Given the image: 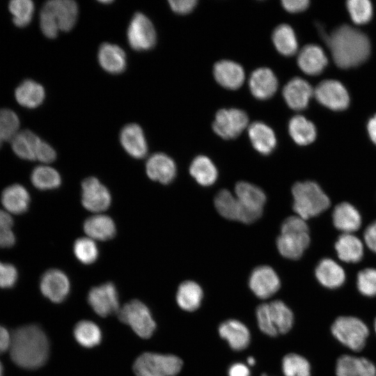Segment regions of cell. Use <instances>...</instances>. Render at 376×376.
Wrapping results in <instances>:
<instances>
[{"label": "cell", "mask_w": 376, "mask_h": 376, "mask_svg": "<svg viewBox=\"0 0 376 376\" xmlns=\"http://www.w3.org/2000/svg\"><path fill=\"white\" fill-rule=\"evenodd\" d=\"M347 7L352 21L356 24H366L372 17L373 7L368 0H350L347 2Z\"/></svg>", "instance_id": "cell-46"}, {"label": "cell", "mask_w": 376, "mask_h": 376, "mask_svg": "<svg viewBox=\"0 0 376 376\" xmlns=\"http://www.w3.org/2000/svg\"><path fill=\"white\" fill-rule=\"evenodd\" d=\"M292 193L293 210L298 217L304 220L320 214L330 205L329 197L313 181L295 183L292 188Z\"/></svg>", "instance_id": "cell-4"}, {"label": "cell", "mask_w": 376, "mask_h": 376, "mask_svg": "<svg viewBox=\"0 0 376 376\" xmlns=\"http://www.w3.org/2000/svg\"><path fill=\"white\" fill-rule=\"evenodd\" d=\"M281 4L287 11L298 13L306 10L309 5V1L308 0H283Z\"/></svg>", "instance_id": "cell-52"}, {"label": "cell", "mask_w": 376, "mask_h": 376, "mask_svg": "<svg viewBox=\"0 0 376 376\" xmlns=\"http://www.w3.org/2000/svg\"><path fill=\"white\" fill-rule=\"evenodd\" d=\"M73 334L78 343L87 348L97 345L102 340V332L99 327L89 320L77 322Z\"/></svg>", "instance_id": "cell-40"}, {"label": "cell", "mask_w": 376, "mask_h": 376, "mask_svg": "<svg viewBox=\"0 0 376 376\" xmlns=\"http://www.w3.org/2000/svg\"><path fill=\"white\" fill-rule=\"evenodd\" d=\"M15 97L21 106L35 109L41 105L45 100V88L36 81L26 79L16 88Z\"/></svg>", "instance_id": "cell-32"}, {"label": "cell", "mask_w": 376, "mask_h": 376, "mask_svg": "<svg viewBox=\"0 0 376 376\" xmlns=\"http://www.w3.org/2000/svg\"><path fill=\"white\" fill-rule=\"evenodd\" d=\"M214 77L219 84L225 88H239L245 79L243 68L237 63L222 60L217 62L213 69Z\"/></svg>", "instance_id": "cell-22"}, {"label": "cell", "mask_w": 376, "mask_h": 376, "mask_svg": "<svg viewBox=\"0 0 376 376\" xmlns=\"http://www.w3.org/2000/svg\"><path fill=\"white\" fill-rule=\"evenodd\" d=\"M364 240L368 247L376 253V221L366 228L364 232Z\"/></svg>", "instance_id": "cell-53"}, {"label": "cell", "mask_w": 376, "mask_h": 376, "mask_svg": "<svg viewBox=\"0 0 376 376\" xmlns=\"http://www.w3.org/2000/svg\"><path fill=\"white\" fill-rule=\"evenodd\" d=\"M317 100L322 105L335 111L346 109L350 97L344 86L336 80H324L314 91Z\"/></svg>", "instance_id": "cell-14"}, {"label": "cell", "mask_w": 376, "mask_h": 376, "mask_svg": "<svg viewBox=\"0 0 376 376\" xmlns=\"http://www.w3.org/2000/svg\"><path fill=\"white\" fill-rule=\"evenodd\" d=\"M81 194L82 205L95 213L107 210L111 203L109 190L95 177H88L83 180Z\"/></svg>", "instance_id": "cell-12"}, {"label": "cell", "mask_w": 376, "mask_h": 376, "mask_svg": "<svg viewBox=\"0 0 376 376\" xmlns=\"http://www.w3.org/2000/svg\"><path fill=\"white\" fill-rule=\"evenodd\" d=\"M262 376H267L266 374H263Z\"/></svg>", "instance_id": "cell-60"}, {"label": "cell", "mask_w": 376, "mask_h": 376, "mask_svg": "<svg viewBox=\"0 0 376 376\" xmlns=\"http://www.w3.org/2000/svg\"><path fill=\"white\" fill-rule=\"evenodd\" d=\"M42 140L32 131L24 130L19 132L11 140V148L14 153L25 160H36V155Z\"/></svg>", "instance_id": "cell-30"}, {"label": "cell", "mask_w": 376, "mask_h": 376, "mask_svg": "<svg viewBox=\"0 0 376 376\" xmlns=\"http://www.w3.org/2000/svg\"><path fill=\"white\" fill-rule=\"evenodd\" d=\"M309 243V230L305 220L298 216L285 219L281 226V233L276 240L281 255L292 260L299 259Z\"/></svg>", "instance_id": "cell-3"}, {"label": "cell", "mask_w": 376, "mask_h": 376, "mask_svg": "<svg viewBox=\"0 0 376 376\" xmlns=\"http://www.w3.org/2000/svg\"><path fill=\"white\" fill-rule=\"evenodd\" d=\"M331 332L339 342L354 351L364 347L369 334L367 326L361 320L350 316L338 318L331 326Z\"/></svg>", "instance_id": "cell-8"}, {"label": "cell", "mask_w": 376, "mask_h": 376, "mask_svg": "<svg viewBox=\"0 0 376 376\" xmlns=\"http://www.w3.org/2000/svg\"><path fill=\"white\" fill-rule=\"evenodd\" d=\"M313 93L310 84L300 77L292 79L283 89L286 104L296 111L303 110L308 106Z\"/></svg>", "instance_id": "cell-20"}, {"label": "cell", "mask_w": 376, "mask_h": 376, "mask_svg": "<svg viewBox=\"0 0 376 376\" xmlns=\"http://www.w3.org/2000/svg\"><path fill=\"white\" fill-rule=\"evenodd\" d=\"M336 374V376H376V367L366 358L343 355L337 361Z\"/></svg>", "instance_id": "cell-27"}, {"label": "cell", "mask_w": 376, "mask_h": 376, "mask_svg": "<svg viewBox=\"0 0 376 376\" xmlns=\"http://www.w3.org/2000/svg\"><path fill=\"white\" fill-rule=\"evenodd\" d=\"M288 132L293 141L301 146L311 143L316 137V129L313 123L300 115L290 119Z\"/></svg>", "instance_id": "cell-36"}, {"label": "cell", "mask_w": 376, "mask_h": 376, "mask_svg": "<svg viewBox=\"0 0 376 376\" xmlns=\"http://www.w3.org/2000/svg\"><path fill=\"white\" fill-rule=\"evenodd\" d=\"M51 15L60 31H69L75 26L79 8L73 0H50L42 6Z\"/></svg>", "instance_id": "cell-16"}, {"label": "cell", "mask_w": 376, "mask_h": 376, "mask_svg": "<svg viewBox=\"0 0 376 376\" xmlns=\"http://www.w3.org/2000/svg\"><path fill=\"white\" fill-rule=\"evenodd\" d=\"M189 173L195 180L203 186H210L214 183L218 172L215 165L207 157H196L189 166Z\"/></svg>", "instance_id": "cell-37"}, {"label": "cell", "mask_w": 376, "mask_h": 376, "mask_svg": "<svg viewBox=\"0 0 376 376\" xmlns=\"http://www.w3.org/2000/svg\"><path fill=\"white\" fill-rule=\"evenodd\" d=\"M335 63L341 68L356 67L369 56L370 45L368 37L347 25L336 29L326 38Z\"/></svg>", "instance_id": "cell-2"}, {"label": "cell", "mask_w": 376, "mask_h": 376, "mask_svg": "<svg viewBox=\"0 0 376 376\" xmlns=\"http://www.w3.org/2000/svg\"><path fill=\"white\" fill-rule=\"evenodd\" d=\"M10 354L13 361L26 369H36L47 361L49 344L44 331L36 324L20 327L10 334Z\"/></svg>", "instance_id": "cell-1"}, {"label": "cell", "mask_w": 376, "mask_h": 376, "mask_svg": "<svg viewBox=\"0 0 376 376\" xmlns=\"http://www.w3.org/2000/svg\"><path fill=\"white\" fill-rule=\"evenodd\" d=\"M40 289L42 295L50 301L61 303L68 296L70 283L63 272L58 269H50L42 274Z\"/></svg>", "instance_id": "cell-15"}, {"label": "cell", "mask_w": 376, "mask_h": 376, "mask_svg": "<svg viewBox=\"0 0 376 376\" xmlns=\"http://www.w3.org/2000/svg\"><path fill=\"white\" fill-rule=\"evenodd\" d=\"M367 129L370 139L376 145V115L369 120Z\"/></svg>", "instance_id": "cell-56"}, {"label": "cell", "mask_w": 376, "mask_h": 376, "mask_svg": "<svg viewBox=\"0 0 376 376\" xmlns=\"http://www.w3.org/2000/svg\"><path fill=\"white\" fill-rule=\"evenodd\" d=\"M332 217L335 227L344 233H352L357 230L361 224V218L358 210L346 202L335 207Z\"/></svg>", "instance_id": "cell-31"}, {"label": "cell", "mask_w": 376, "mask_h": 376, "mask_svg": "<svg viewBox=\"0 0 376 376\" xmlns=\"http://www.w3.org/2000/svg\"><path fill=\"white\" fill-rule=\"evenodd\" d=\"M315 276L322 285L328 288L340 287L345 279L343 269L329 258H324L318 263L315 269Z\"/></svg>", "instance_id": "cell-33"}, {"label": "cell", "mask_w": 376, "mask_h": 376, "mask_svg": "<svg viewBox=\"0 0 376 376\" xmlns=\"http://www.w3.org/2000/svg\"><path fill=\"white\" fill-rule=\"evenodd\" d=\"M203 292L201 286L192 281L180 283L176 292L178 306L187 311H194L201 305Z\"/></svg>", "instance_id": "cell-35"}, {"label": "cell", "mask_w": 376, "mask_h": 376, "mask_svg": "<svg viewBox=\"0 0 376 376\" xmlns=\"http://www.w3.org/2000/svg\"><path fill=\"white\" fill-rule=\"evenodd\" d=\"M31 181L40 190H52L61 185V177L55 169L43 164L34 168L31 174Z\"/></svg>", "instance_id": "cell-39"}, {"label": "cell", "mask_w": 376, "mask_h": 376, "mask_svg": "<svg viewBox=\"0 0 376 376\" xmlns=\"http://www.w3.org/2000/svg\"><path fill=\"white\" fill-rule=\"evenodd\" d=\"M146 173L152 180L166 185L174 180L176 166L169 156L157 152L148 157L146 163Z\"/></svg>", "instance_id": "cell-19"}, {"label": "cell", "mask_w": 376, "mask_h": 376, "mask_svg": "<svg viewBox=\"0 0 376 376\" xmlns=\"http://www.w3.org/2000/svg\"><path fill=\"white\" fill-rule=\"evenodd\" d=\"M228 376H250V370L242 363H235L228 369Z\"/></svg>", "instance_id": "cell-54"}, {"label": "cell", "mask_w": 376, "mask_h": 376, "mask_svg": "<svg viewBox=\"0 0 376 376\" xmlns=\"http://www.w3.org/2000/svg\"><path fill=\"white\" fill-rule=\"evenodd\" d=\"M13 226L11 214L0 209V248H8L15 244L16 238Z\"/></svg>", "instance_id": "cell-47"}, {"label": "cell", "mask_w": 376, "mask_h": 376, "mask_svg": "<svg viewBox=\"0 0 376 376\" xmlns=\"http://www.w3.org/2000/svg\"><path fill=\"white\" fill-rule=\"evenodd\" d=\"M219 334L236 351L247 347L251 339L248 328L236 320H228L222 322L219 327Z\"/></svg>", "instance_id": "cell-25"}, {"label": "cell", "mask_w": 376, "mask_h": 376, "mask_svg": "<svg viewBox=\"0 0 376 376\" xmlns=\"http://www.w3.org/2000/svg\"><path fill=\"white\" fill-rule=\"evenodd\" d=\"M97 60L101 68L111 74H120L127 66V56L124 50L116 44L102 43L97 52Z\"/></svg>", "instance_id": "cell-23"}, {"label": "cell", "mask_w": 376, "mask_h": 376, "mask_svg": "<svg viewBox=\"0 0 376 376\" xmlns=\"http://www.w3.org/2000/svg\"><path fill=\"white\" fill-rule=\"evenodd\" d=\"M17 270L14 265L0 261V288L13 287L17 280Z\"/></svg>", "instance_id": "cell-49"}, {"label": "cell", "mask_w": 376, "mask_h": 376, "mask_svg": "<svg viewBox=\"0 0 376 376\" xmlns=\"http://www.w3.org/2000/svg\"><path fill=\"white\" fill-rule=\"evenodd\" d=\"M3 375V366L1 363L0 362V376Z\"/></svg>", "instance_id": "cell-58"}, {"label": "cell", "mask_w": 376, "mask_h": 376, "mask_svg": "<svg viewBox=\"0 0 376 376\" xmlns=\"http://www.w3.org/2000/svg\"><path fill=\"white\" fill-rule=\"evenodd\" d=\"M56 152L47 142L42 140L36 155V160L47 165L55 161Z\"/></svg>", "instance_id": "cell-50"}, {"label": "cell", "mask_w": 376, "mask_h": 376, "mask_svg": "<svg viewBox=\"0 0 376 376\" xmlns=\"http://www.w3.org/2000/svg\"><path fill=\"white\" fill-rule=\"evenodd\" d=\"M119 320L128 324L141 338H148L154 333L156 324L148 306L138 299H133L120 308Z\"/></svg>", "instance_id": "cell-7"}, {"label": "cell", "mask_w": 376, "mask_h": 376, "mask_svg": "<svg viewBox=\"0 0 376 376\" xmlns=\"http://www.w3.org/2000/svg\"><path fill=\"white\" fill-rule=\"evenodd\" d=\"M235 193L241 207L240 221L251 224L260 217L266 201V196L260 188L242 181L236 184Z\"/></svg>", "instance_id": "cell-9"}, {"label": "cell", "mask_w": 376, "mask_h": 376, "mask_svg": "<svg viewBox=\"0 0 376 376\" xmlns=\"http://www.w3.org/2000/svg\"><path fill=\"white\" fill-rule=\"evenodd\" d=\"M247 363L250 366H253L256 363L255 359L252 357H249L247 359Z\"/></svg>", "instance_id": "cell-57"}, {"label": "cell", "mask_w": 376, "mask_h": 376, "mask_svg": "<svg viewBox=\"0 0 376 376\" xmlns=\"http://www.w3.org/2000/svg\"><path fill=\"white\" fill-rule=\"evenodd\" d=\"M282 370L285 376H311V366L303 357L291 353L282 360Z\"/></svg>", "instance_id": "cell-45"}, {"label": "cell", "mask_w": 376, "mask_h": 376, "mask_svg": "<svg viewBox=\"0 0 376 376\" xmlns=\"http://www.w3.org/2000/svg\"><path fill=\"white\" fill-rule=\"evenodd\" d=\"M249 118L244 111L231 108L219 110L212 123L214 132L224 139L238 136L246 127Z\"/></svg>", "instance_id": "cell-11"}, {"label": "cell", "mask_w": 376, "mask_h": 376, "mask_svg": "<svg viewBox=\"0 0 376 376\" xmlns=\"http://www.w3.org/2000/svg\"><path fill=\"white\" fill-rule=\"evenodd\" d=\"M357 288L365 296H376V269L367 268L359 272L357 276Z\"/></svg>", "instance_id": "cell-48"}, {"label": "cell", "mask_w": 376, "mask_h": 376, "mask_svg": "<svg viewBox=\"0 0 376 376\" xmlns=\"http://www.w3.org/2000/svg\"><path fill=\"white\" fill-rule=\"evenodd\" d=\"M19 119L15 111L0 109V147L4 142L11 141L19 132Z\"/></svg>", "instance_id": "cell-43"}, {"label": "cell", "mask_w": 376, "mask_h": 376, "mask_svg": "<svg viewBox=\"0 0 376 376\" xmlns=\"http://www.w3.org/2000/svg\"><path fill=\"white\" fill-rule=\"evenodd\" d=\"M83 229L86 235L93 240H108L113 238L116 233L113 220L102 214L87 218L84 222Z\"/></svg>", "instance_id": "cell-28"}, {"label": "cell", "mask_w": 376, "mask_h": 376, "mask_svg": "<svg viewBox=\"0 0 376 376\" xmlns=\"http://www.w3.org/2000/svg\"><path fill=\"white\" fill-rule=\"evenodd\" d=\"M182 366L177 356L145 352L135 360L133 370L136 376H175Z\"/></svg>", "instance_id": "cell-6"}, {"label": "cell", "mask_w": 376, "mask_h": 376, "mask_svg": "<svg viewBox=\"0 0 376 376\" xmlns=\"http://www.w3.org/2000/svg\"><path fill=\"white\" fill-rule=\"evenodd\" d=\"M249 136L253 147L262 155H269L275 148L276 138L272 129L262 122L249 127Z\"/></svg>", "instance_id": "cell-29"}, {"label": "cell", "mask_w": 376, "mask_h": 376, "mask_svg": "<svg viewBox=\"0 0 376 376\" xmlns=\"http://www.w3.org/2000/svg\"><path fill=\"white\" fill-rule=\"evenodd\" d=\"M335 248L338 258L346 263H357L363 257V244L352 233L341 235L336 242Z\"/></svg>", "instance_id": "cell-34"}, {"label": "cell", "mask_w": 376, "mask_h": 376, "mask_svg": "<svg viewBox=\"0 0 376 376\" xmlns=\"http://www.w3.org/2000/svg\"><path fill=\"white\" fill-rule=\"evenodd\" d=\"M256 313L260 329L269 336L286 334L293 324L292 311L281 300L259 305Z\"/></svg>", "instance_id": "cell-5"}, {"label": "cell", "mask_w": 376, "mask_h": 376, "mask_svg": "<svg viewBox=\"0 0 376 376\" xmlns=\"http://www.w3.org/2000/svg\"><path fill=\"white\" fill-rule=\"evenodd\" d=\"M130 46L136 51H147L156 44L157 34L151 20L143 13H136L127 30Z\"/></svg>", "instance_id": "cell-10"}, {"label": "cell", "mask_w": 376, "mask_h": 376, "mask_svg": "<svg viewBox=\"0 0 376 376\" xmlns=\"http://www.w3.org/2000/svg\"><path fill=\"white\" fill-rule=\"evenodd\" d=\"M87 300L93 311L102 317L118 313L120 309L117 289L111 282L92 288Z\"/></svg>", "instance_id": "cell-13"}, {"label": "cell", "mask_w": 376, "mask_h": 376, "mask_svg": "<svg viewBox=\"0 0 376 376\" xmlns=\"http://www.w3.org/2000/svg\"><path fill=\"white\" fill-rule=\"evenodd\" d=\"M375 331H376V319H375Z\"/></svg>", "instance_id": "cell-59"}, {"label": "cell", "mask_w": 376, "mask_h": 376, "mask_svg": "<svg viewBox=\"0 0 376 376\" xmlns=\"http://www.w3.org/2000/svg\"><path fill=\"white\" fill-rule=\"evenodd\" d=\"M13 24L19 28L26 26L32 20L35 6L31 0H13L8 3Z\"/></svg>", "instance_id": "cell-42"}, {"label": "cell", "mask_w": 376, "mask_h": 376, "mask_svg": "<svg viewBox=\"0 0 376 376\" xmlns=\"http://www.w3.org/2000/svg\"><path fill=\"white\" fill-rule=\"evenodd\" d=\"M327 58L322 49L316 45H307L299 52L297 64L306 74H320L327 64Z\"/></svg>", "instance_id": "cell-26"}, {"label": "cell", "mask_w": 376, "mask_h": 376, "mask_svg": "<svg viewBox=\"0 0 376 376\" xmlns=\"http://www.w3.org/2000/svg\"><path fill=\"white\" fill-rule=\"evenodd\" d=\"M171 10L178 14H187L192 11L197 4L196 0H171L169 1Z\"/></svg>", "instance_id": "cell-51"}, {"label": "cell", "mask_w": 376, "mask_h": 376, "mask_svg": "<svg viewBox=\"0 0 376 376\" xmlns=\"http://www.w3.org/2000/svg\"><path fill=\"white\" fill-rule=\"evenodd\" d=\"M10 334L4 327L0 326V354L9 350Z\"/></svg>", "instance_id": "cell-55"}, {"label": "cell", "mask_w": 376, "mask_h": 376, "mask_svg": "<svg viewBox=\"0 0 376 376\" xmlns=\"http://www.w3.org/2000/svg\"><path fill=\"white\" fill-rule=\"evenodd\" d=\"M272 41L277 51L286 56L295 54L298 42L293 29L286 24L276 26L272 33Z\"/></svg>", "instance_id": "cell-38"}, {"label": "cell", "mask_w": 376, "mask_h": 376, "mask_svg": "<svg viewBox=\"0 0 376 376\" xmlns=\"http://www.w3.org/2000/svg\"><path fill=\"white\" fill-rule=\"evenodd\" d=\"M120 142L127 153L142 159L147 155L148 147L143 129L136 123H129L120 132Z\"/></svg>", "instance_id": "cell-18"}, {"label": "cell", "mask_w": 376, "mask_h": 376, "mask_svg": "<svg viewBox=\"0 0 376 376\" xmlns=\"http://www.w3.org/2000/svg\"><path fill=\"white\" fill-rule=\"evenodd\" d=\"M249 285L251 291L260 299H267L280 288L281 283L276 272L269 266H260L251 272Z\"/></svg>", "instance_id": "cell-17"}, {"label": "cell", "mask_w": 376, "mask_h": 376, "mask_svg": "<svg viewBox=\"0 0 376 376\" xmlns=\"http://www.w3.org/2000/svg\"><path fill=\"white\" fill-rule=\"evenodd\" d=\"M30 195L27 189L20 184H13L3 189L1 203L10 214H21L26 212L30 204Z\"/></svg>", "instance_id": "cell-24"}, {"label": "cell", "mask_w": 376, "mask_h": 376, "mask_svg": "<svg viewBox=\"0 0 376 376\" xmlns=\"http://www.w3.org/2000/svg\"><path fill=\"white\" fill-rule=\"evenodd\" d=\"M249 86L256 98L264 100L274 95L278 88V80L272 70L259 68L251 73Z\"/></svg>", "instance_id": "cell-21"}, {"label": "cell", "mask_w": 376, "mask_h": 376, "mask_svg": "<svg viewBox=\"0 0 376 376\" xmlns=\"http://www.w3.org/2000/svg\"><path fill=\"white\" fill-rule=\"evenodd\" d=\"M73 252L76 258L84 265L95 262L99 256L98 247L93 239L83 237L75 240Z\"/></svg>", "instance_id": "cell-44"}, {"label": "cell", "mask_w": 376, "mask_h": 376, "mask_svg": "<svg viewBox=\"0 0 376 376\" xmlns=\"http://www.w3.org/2000/svg\"><path fill=\"white\" fill-rule=\"evenodd\" d=\"M214 205L218 212L224 218L240 221L241 207L234 195L228 190L219 191L214 198Z\"/></svg>", "instance_id": "cell-41"}]
</instances>
